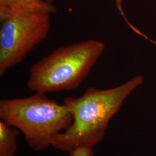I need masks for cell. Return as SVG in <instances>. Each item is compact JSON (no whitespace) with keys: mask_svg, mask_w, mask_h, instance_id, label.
<instances>
[{"mask_svg":"<svg viewBox=\"0 0 156 156\" xmlns=\"http://www.w3.org/2000/svg\"><path fill=\"white\" fill-rule=\"evenodd\" d=\"M0 119L20 131L35 151L51 146L53 138L68 128L73 121L66 105L39 92L23 98L1 100Z\"/></svg>","mask_w":156,"mask_h":156,"instance_id":"7a4b0ae2","label":"cell"},{"mask_svg":"<svg viewBox=\"0 0 156 156\" xmlns=\"http://www.w3.org/2000/svg\"><path fill=\"white\" fill-rule=\"evenodd\" d=\"M116 6H117V8L118 9L119 11L120 12L122 16L125 19H126L127 17H126V15L124 14V12L123 9V7H122V1H123V0H116Z\"/></svg>","mask_w":156,"mask_h":156,"instance_id":"ba28073f","label":"cell"},{"mask_svg":"<svg viewBox=\"0 0 156 156\" xmlns=\"http://www.w3.org/2000/svg\"><path fill=\"white\" fill-rule=\"evenodd\" d=\"M69 156H94V151L93 148L79 147L71 151Z\"/></svg>","mask_w":156,"mask_h":156,"instance_id":"52a82bcc","label":"cell"},{"mask_svg":"<svg viewBox=\"0 0 156 156\" xmlns=\"http://www.w3.org/2000/svg\"><path fill=\"white\" fill-rule=\"evenodd\" d=\"M47 2H50V3H52L53 2H54L55 1H56V0H46Z\"/></svg>","mask_w":156,"mask_h":156,"instance_id":"9c48e42d","label":"cell"},{"mask_svg":"<svg viewBox=\"0 0 156 156\" xmlns=\"http://www.w3.org/2000/svg\"><path fill=\"white\" fill-rule=\"evenodd\" d=\"M19 130L0 120V156H15L17 150V138Z\"/></svg>","mask_w":156,"mask_h":156,"instance_id":"8992f818","label":"cell"},{"mask_svg":"<svg viewBox=\"0 0 156 156\" xmlns=\"http://www.w3.org/2000/svg\"><path fill=\"white\" fill-rule=\"evenodd\" d=\"M0 7L50 15L57 12L56 6L45 0H0Z\"/></svg>","mask_w":156,"mask_h":156,"instance_id":"5b68a950","label":"cell"},{"mask_svg":"<svg viewBox=\"0 0 156 156\" xmlns=\"http://www.w3.org/2000/svg\"><path fill=\"white\" fill-rule=\"evenodd\" d=\"M50 16L0 7L1 77L46 38L51 27Z\"/></svg>","mask_w":156,"mask_h":156,"instance_id":"277c9868","label":"cell"},{"mask_svg":"<svg viewBox=\"0 0 156 156\" xmlns=\"http://www.w3.org/2000/svg\"><path fill=\"white\" fill-rule=\"evenodd\" d=\"M142 82L143 78L136 76L113 88L89 87L79 97L66 98L64 104L73 115V122L53 138L51 146L68 153L79 147L93 148L105 136L108 124L124 101Z\"/></svg>","mask_w":156,"mask_h":156,"instance_id":"6da1fadb","label":"cell"},{"mask_svg":"<svg viewBox=\"0 0 156 156\" xmlns=\"http://www.w3.org/2000/svg\"><path fill=\"white\" fill-rule=\"evenodd\" d=\"M45 1H46V0H45Z\"/></svg>","mask_w":156,"mask_h":156,"instance_id":"30bf717a","label":"cell"},{"mask_svg":"<svg viewBox=\"0 0 156 156\" xmlns=\"http://www.w3.org/2000/svg\"><path fill=\"white\" fill-rule=\"evenodd\" d=\"M105 48L104 42L89 39L57 48L31 67L28 88L45 94L78 88Z\"/></svg>","mask_w":156,"mask_h":156,"instance_id":"3957f363","label":"cell"}]
</instances>
